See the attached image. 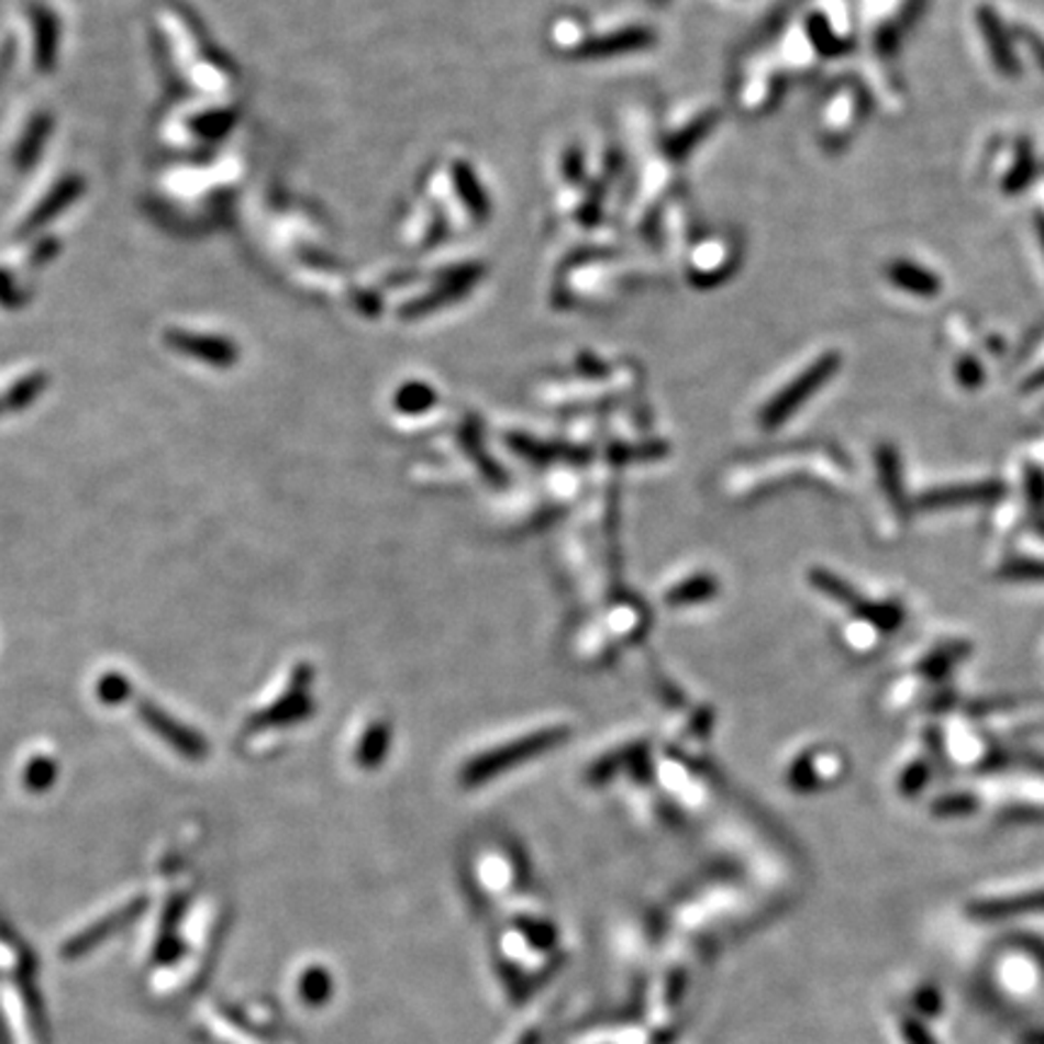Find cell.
<instances>
[{
	"instance_id": "8992f818",
	"label": "cell",
	"mask_w": 1044,
	"mask_h": 1044,
	"mask_svg": "<svg viewBox=\"0 0 1044 1044\" xmlns=\"http://www.w3.org/2000/svg\"><path fill=\"white\" fill-rule=\"evenodd\" d=\"M900 1030L907 1044H936V1040H933V1035L917 1021V1018H902Z\"/></svg>"
},
{
	"instance_id": "7a4b0ae2",
	"label": "cell",
	"mask_w": 1044,
	"mask_h": 1044,
	"mask_svg": "<svg viewBox=\"0 0 1044 1044\" xmlns=\"http://www.w3.org/2000/svg\"><path fill=\"white\" fill-rule=\"evenodd\" d=\"M836 368H840V356L836 354L822 356L815 366H810L793 385H788L786 390L767 407V411H764V426L771 429L776 426V423H781L793 409H798V404H803L812 392H818V387L828 378H832Z\"/></svg>"
},
{
	"instance_id": "6da1fadb",
	"label": "cell",
	"mask_w": 1044,
	"mask_h": 1044,
	"mask_svg": "<svg viewBox=\"0 0 1044 1044\" xmlns=\"http://www.w3.org/2000/svg\"><path fill=\"white\" fill-rule=\"evenodd\" d=\"M562 737H564L562 731H544V733H534L532 737L518 740V743H511L508 747L496 749V752H491V755L469 764L467 774H465V781L467 784H479L484 779H491V776L499 774L501 769L513 767V764H518L522 759L534 757L537 752L554 747Z\"/></svg>"
},
{
	"instance_id": "277c9868",
	"label": "cell",
	"mask_w": 1044,
	"mask_h": 1044,
	"mask_svg": "<svg viewBox=\"0 0 1044 1044\" xmlns=\"http://www.w3.org/2000/svg\"><path fill=\"white\" fill-rule=\"evenodd\" d=\"M892 278H895V281L900 284L902 288L914 290V293L931 296V293H936V290H939V281H936V278H933V276L926 274V271L917 269V266H912V264H897V266H892Z\"/></svg>"
},
{
	"instance_id": "3957f363",
	"label": "cell",
	"mask_w": 1044,
	"mask_h": 1044,
	"mask_svg": "<svg viewBox=\"0 0 1044 1044\" xmlns=\"http://www.w3.org/2000/svg\"><path fill=\"white\" fill-rule=\"evenodd\" d=\"M653 42V34L646 30H624L604 36V40H592L582 48H578V54L582 56H612V54H622V52H634V48L648 46Z\"/></svg>"
},
{
	"instance_id": "52a82bcc",
	"label": "cell",
	"mask_w": 1044,
	"mask_h": 1044,
	"mask_svg": "<svg viewBox=\"0 0 1044 1044\" xmlns=\"http://www.w3.org/2000/svg\"><path fill=\"white\" fill-rule=\"evenodd\" d=\"M914 1006L924 1015H936L941 1011V993L933 987H921L914 997Z\"/></svg>"
},
{
	"instance_id": "5b68a950",
	"label": "cell",
	"mask_w": 1044,
	"mask_h": 1044,
	"mask_svg": "<svg viewBox=\"0 0 1044 1044\" xmlns=\"http://www.w3.org/2000/svg\"><path fill=\"white\" fill-rule=\"evenodd\" d=\"M455 181H457V187H459V193H463V199L469 203V209L475 211V215L484 218L489 211V203H487V197H484L479 185H477V179L475 175H471V169L467 165H455Z\"/></svg>"
}]
</instances>
